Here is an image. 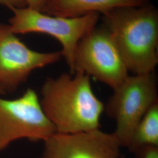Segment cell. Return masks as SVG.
I'll list each match as a JSON object with an SVG mask.
<instances>
[{
  "instance_id": "cell-8",
  "label": "cell",
  "mask_w": 158,
  "mask_h": 158,
  "mask_svg": "<svg viewBox=\"0 0 158 158\" xmlns=\"http://www.w3.org/2000/svg\"><path fill=\"white\" fill-rule=\"evenodd\" d=\"M44 143L40 158H124L113 133L100 129L72 134L56 132Z\"/></svg>"
},
{
  "instance_id": "cell-1",
  "label": "cell",
  "mask_w": 158,
  "mask_h": 158,
  "mask_svg": "<svg viewBox=\"0 0 158 158\" xmlns=\"http://www.w3.org/2000/svg\"><path fill=\"white\" fill-rule=\"evenodd\" d=\"M42 107L57 133L72 134L100 129L104 104L83 73L48 77L41 89Z\"/></svg>"
},
{
  "instance_id": "cell-12",
  "label": "cell",
  "mask_w": 158,
  "mask_h": 158,
  "mask_svg": "<svg viewBox=\"0 0 158 158\" xmlns=\"http://www.w3.org/2000/svg\"><path fill=\"white\" fill-rule=\"evenodd\" d=\"M27 6L45 13L48 0H25Z\"/></svg>"
},
{
  "instance_id": "cell-11",
  "label": "cell",
  "mask_w": 158,
  "mask_h": 158,
  "mask_svg": "<svg viewBox=\"0 0 158 158\" xmlns=\"http://www.w3.org/2000/svg\"><path fill=\"white\" fill-rule=\"evenodd\" d=\"M0 4L8 8L12 11L27 6L25 0H0Z\"/></svg>"
},
{
  "instance_id": "cell-7",
  "label": "cell",
  "mask_w": 158,
  "mask_h": 158,
  "mask_svg": "<svg viewBox=\"0 0 158 158\" xmlns=\"http://www.w3.org/2000/svg\"><path fill=\"white\" fill-rule=\"evenodd\" d=\"M60 52L44 53L29 48L9 29L0 38V87L14 92L37 69L58 62Z\"/></svg>"
},
{
  "instance_id": "cell-6",
  "label": "cell",
  "mask_w": 158,
  "mask_h": 158,
  "mask_svg": "<svg viewBox=\"0 0 158 158\" xmlns=\"http://www.w3.org/2000/svg\"><path fill=\"white\" fill-rule=\"evenodd\" d=\"M56 132L33 89L15 99L0 98V151L19 139L45 141Z\"/></svg>"
},
{
  "instance_id": "cell-10",
  "label": "cell",
  "mask_w": 158,
  "mask_h": 158,
  "mask_svg": "<svg viewBox=\"0 0 158 158\" xmlns=\"http://www.w3.org/2000/svg\"><path fill=\"white\" fill-rule=\"evenodd\" d=\"M127 148L138 158L149 149L158 148V102L139 123Z\"/></svg>"
},
{
  "instance_id": "cell-14",
  "label": "cell",
  "mask_w": 158,
  "mask_h": 158,
  "mask_svg": "<svg viewBox=\"0 0 158 158\" xmlns=\"http://www.w3.org/2000/svg\"><path fill=\"white\" fill-rule=\"evenodd\" d=\"M8 29H9V25L0 23V38Z\"/></svg>"
},
{
  "instance_id": "cell-9",
  "label": "cell",
  "mask_w": 158,
  "mask_h": 158,
  "mask_svg": "<svg viewBox=\"0 0 158 158\" xmlns=\"http://www.w3.org/2000/svg\"><path fill=\"white\" fill-rule=\"evenodd\" d=\"M152 0H48L45 13L58 17L74 18L105 12L125 6H141Z\"/></svg>"
},
{
  "instance_id": "cell-3",
  "label": "cell",
  "mask_w": 158,
  "mask_h": 158,
  "mask_svg": "<svg viewBox=\"0 0 158 158\" xmlns=\"http://www.w3.org/2000/svg\"><path fill=\"white\" fill-rule=\"evenodd\" d=\"M113 91L104 105V111L115 121L116 128L113 134L121 147L127 148L139 123L158 102L155 72L129 75Z\"/></svg>"
},
{
  "instance_id": "cell-2",
  "label": "cell",
  "mask_w": 158,
  "mask_h": 158,
  "mask_svg": "<svg viewBox=\"0 0 158 158\" xmlns=\"http://www.w3.org/2000/svg\"><path fill=\"white\" fill-rule=\"evenodd\" d=\"M128 72H154L158 63V10L152 2L102 14Z\"/></svg>"
},
{
  "instance_id": "cell-13",
  "label": "cell",
  "mask_w": 158,
  "mask_h": 158,
  "mask_svg": "<svg viewBox=\"0 0 158 158\" xmlns=\"http://www.w3.org/2000/svg\"><path fill=\"white\" fill-rule=\"evenodd\" d=\"M142 158H158V148H153L145 153Z\"/></svg>"
},
{
  "instance_id": "cell-15",
  "label": "cell",
  "mask_w": 158,
  "mask_h": 158,
  "mask_svg": "<svg viewBox=\"0 0 158 158\" xmlns=\"http://www.w3.org/2000/svg\"><path fill=\"white\" fill-rule=\"evenodd\" d=\"M6 94L5 91L1 87H0V95H2V94Z\"/></svg>"
},
{
  "instance_id": "cell-5",
  "label": "cell",
  "mask_w": 158,
  "mask_h": 158,
  "mask_svg": "<svg viewBox=\"0 0 158 158\" xmlns=\"http://www.w3.org/2000/svg\"><path fill=\"white\" fill-rule=\"evenodd\" d=\"M80 72L113 90L129 72L107 28L93 29L80 40L74 52L73 73Z\"/></svg>"
},
{
  "instance_id": "cell-4",
  "label": "cell",
  "mask_w": 158,
  "mask_h": 158,
  "mask_svg": "<svg viewBox=\"0 0 158 158\" xmlns=\"http://www.w3.org/2000/svg\"><path fill=\"white\" fill-rule=\"evenodd\" d=\"M10 28L13 34L40 33L53 37L60 44L62 56L73 73L74 52L79 41L95 28L99 14L67 18L51 15L28 6L12 10Z\"/></svg>"
}]
</instances>
